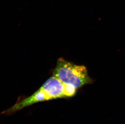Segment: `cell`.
<instances>
[{"instance_id": "3", "label": "cell", "mask_w": 125, "mask_h": 124, "mask_svg": "<svg viewBox=\"0 0 125 124\" xmlns=\"http://www.w3.org/2000/svg\"><path fill=\"white\" fill-rule=\"evenodd\" d=\"M46 100H49L47 96L40 88L31 96L15 104L13 106L6 111L5 113H11L34 103Z\"/></svg>"}, {"instance_id": "2", "label": "cell", "mask_w": 125, "mask_h": 124, "mask_svg": "<svg viewBox=\"0 0 125 124\" xmlns=\"http://www.w3.org/2000/svg\"><path fill=\"white\" fill-rule=\"evenodd\" d=\"M66 84L56 77L50 78L41 87V89L46 94L49 100L65 97Z\"/></svg>"}, {"instance_id": "1", "label": "cell", "mask_w": 125, "mask_h": 124, "mask_svg": "<svg viewBox=\"0 0 125 124\" xmlns=\"http://www.w3.org/2000/svg\"><path fill=\"white\" fill-rule=\"evenodd\" d=\"M53 76L66 84L73 86L76 89L92 82L86 67L77 65L62 59L58 60Z\"/></svg>"}]
</instances>
